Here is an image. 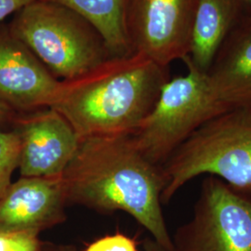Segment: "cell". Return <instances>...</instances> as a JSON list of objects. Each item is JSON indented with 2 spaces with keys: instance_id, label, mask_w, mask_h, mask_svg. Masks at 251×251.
I'll return each instance as SVG.
<instances>
[{
  "instance_id": "277c9868",
  "label": "cell",
  "mask_w": 251,
  "mask_h": 251,
  "mask_svg": "<svg viewBox=\"0 0 251 251\" xmlns=\"http://www.w3.org/2000/svg\"><path fill=\"white\" fill-rule=\"evenodd\" d=\"M11 35L63 80L77 77L111 58L103 38L86 19L48 0H34L20 9Z\"/></svg>"
},
{
  "instance_id": "ffe728a7",
  "label": "cell",
  "mask_w": 251,
  "mask_h": 251,
  "mask_svg": "<svg viewBox=\"0 0 251 251\" xmlns=\"http://www.w3.org/2000/svg\"><path fill=\"white\" fill-rule=\"evenodd\" d=\"M9 112L10 108L9 105L0 100V122L9 116Z\"/></svg>"
},
{
  "instance_id": "9a60e30c",
  "label": "cell",
  "mask_w": 251,
  "mask_h": 251,
  "mask_svg": "<svg viewBox=\"0 0 251 251\" xmlns=\"http://www.w3.org/2000/svg\"><path fill=\"white\" fill-rule=\"evenodd\" d=\"M38 234L32 231L0 232V251H38Z\"/></svg>"
},
{
  "instance_id": "8fae6325",
  "label": "cell",
  "mask_w": 251,
  "mask_h": 251,
  "mask_svg": "<svg viewBox=\"0 0 251 251\" xmlns=\"http://www.w3.org/2000/svg\"><path fill=\"white\" fill-rule=\"evenodd\" d=\"M206 75L216 99L227 111H251V15L226 36Z\"/></svg>"
},
{
  "instance_id": "4fadbf2b",
  "label": "cell",
  "mask_w": 251,
  "mask_h": 251,
  "mask_svg": "<svg viewBox=\"0 0 251 251\" xmlns=\"http://www.w3.org/2000/svg\"><path fill=\"white\" fill-rule=\"evenodd\" d=\"M78 13L103 38L111 57L131 54L125 28L126 0H48Z\"/></svg>"
},
{
  "instance_id": "3957f363",
  "label": "cell",
  "mask_w": 251,
  "mask_h": 251,
  "mask_svg": "<svg viewBox=\"0 0 251 251\" xmlns=\"http://www.w3.org/2000/svg\"><path fill=\"white\" fill-rule=\"evenodd\" d=\"M161 168L165 179L162 205L170 203L188 181L204 174L251 197V111H229L209 120Z\"/></svg>"
},
{
  "instance_id": "ba28073f",
  "label": "cell",
  "mask_w": 251,
  "mask_h": 251,
  "mask_svg": "<svg viewBox=\"0 0 251 251\" xmlns=\"http://www.w3.org/2000/svg\"><path fill=\"white\" fill-rule=\"evenodd\" d=\"M17 133L22 177L62 176L79 143L72 126L51 108L27 117Z\"/></svg>"
},
{
  "instance_id": "6da1fadb",
  "label": "cell",
  "mask_w": 251,
  "mask_h": 251,
  "mask_svg": "<svg viewBox=\"0 0 251 251\" xmlns=\"http://www.w3.org/2000/svg\"><path fill=\"white\" fill-rule=\"evenodd\" d=\"M61 180L67 205L104 213L125 211L164 250L173 251L162 212V168L144 157L130 134L80 138Z\"/></svg>"
},
{
  "instance_id": "5b68a950",
  "label": "cell",
  "mask_w": 251,
  "mask_h": 251,
  "mask_svg": "<svg viewBox=\"0 0 251 251\" xmlns=\"http://www.w3.org/2000/svg\"><path fill=\"white\" fill-rule=\"evenodd\" d=\"M183 62L187 74L163 86L151 113L130 134L144 157L159 167L199 127L229 112L216 99L206 73L188 57Z\"/></svg>"
},
{
  "instance_id": "30bf717a",
  "label": "cell",
  "mask_w": 251,
  "mask_h": 251,
  "mask_svg": "<svg viewBox=\"0 0 251 251\" xmlns=\"http://www.w3.org/2000/svg\"><path fill=\"white\" fill-rule=\"evenodd\" d=\"M62 80L26 46L11 36L0 39V100L23 109L52 106Z\"/></svg>"
},
{
  "instance_id": "8992f818",
  "label": "cell",
  "mask_w": 251,
  "mask_h": 251,
  "mask_svg": "<svg viewBox=\"0 0 251 251\" xmlns=\"http://www.w3.org/2000/svg\"><path fill=\"white\" fill-rule=\"evenodd\" d=\"M171 239L173 251H251V197L207 175L193 217Z\"/></svg>"
},
{
  "instance_id": "5bb4252c",
  "label": "cell",
  "mask_w": 251,
  "mask_h": 251,
  "mask_svg": "<svg viewBox=\"0 0 251 251\" xmlns=\"http://www.w3.org/2000/svg\"><path fill=\"white\" fill-rule=\"evenodd\" d=\"M20 148L17 132L0 130V198L11 184V176L18 168Z\"/></svg>"
},
{
  "instance_id": "7c38bea8",
  "label": "cell",
  "mask_w": 251,
  "mask_h": 251,
  "mask_svg": "<svg viewBox=\"0 0 251 251\" xmlns=\"http://www.w3.org/2000/svg\"><path fill=\"white\" fill-rule=\"evenodd\" d=\"M244 17L239 0H198L190 61L207 72L219 47Z\"/></svg>"
},
{
  "instance_id": "9c48e42d",
  "label": "cell",
  "mask_w": 251,
  "mask_h": 251,
  "mask_svg": "<svg viewBox=\"0 0 251 251\" xmlns=\"http://www.w3.org/2000/svg\"><path fill=\"white\" fill-rule=\"evenodd\" d=\"M67 205L60 177H22L0 198V232L42 231L63 223Z\"/></svg>"
},
{
  "instance_id": "e0dca14e",
  "label": "cell",
  "mask_w": 251,
  "mask_h": 251,
  "mask_svg": "<svg viewBox=\"0 0 251 251\" xmlns=\"http://www.w3.org/2000/svg\"><path fill=\"white\" fill-rule=\"evenodd\" d=\"M34 0H0V21L25 7Z\"/></svg>"
},
{
  "instance_id": "44dd1931",
  "label": "cell",
  "mask_w": 251,
  "mask_h": 251,
  "mask_svg": "<svg viewBox=\"0 0 251 251\" xmlns=\"http://www.w3.org/2000/svg\"><path fill=\"white\" fill-rule=\"evenodd\" d=\"M240 4L242 6L243 11L246 16L251 15V0H239Z\"/></svg>"
},
{
  "instance_id": "d6986e66",
  "label": "cell",
  "mask_w": 251,
  "mask_h": 251,
  "mask_svg": "<svg viewBox=\"0 0 251 251\" xmlns=\"http://www.w3.org/2000/svg\"><path fill=\"white\" fill-rule=\"evenodd\" d=\"M144 251H167L158 245L152 238H146L143 245Z\"/></svg>"
},
{
  "instance_id": "2e32d148",
  "label": "cell",
  "mask_w": 251,
  "mask_h": 251,
  "mask_svg": "<svg viewBox=\"0 0 251 251\" xmlns=\"http://www.w3.org/2000/svg\"><path fill=\"white\" fill-rule=\"evenodd\" d=\"M85 251H139L134 239L123 233L106 235L91 243Z\"/></svg>"
},
{
  "instance_id": "ac0fdd59",
  "label": "cell",
  "mask_w": 251,
  "mask_h": 251,
  "mask_svg": "<svg viewBox=\"0 0 251 251\" xmlns=\"http://www.w3.org/2000/svg\"><path fill=\"white\" fill-rule=\"evenodd\" d=\"M38 251H77V250L72 245L41 241V245Z\"/></svg>"
},
{
  "instance_id": "52a82bcc",
  "label": "cell",
  "mask_w": 251,
  "mask_h": 251,
  "mask_svg": "<svg viewBox=\"0 0 251 251\" xmlns=\"http://www.w3.org/2000/svg\"><path fill=\"white\" fill-rule=\"evenodd\" d=\"M198 0H126L125 28L131 53L168 67L188 57Z\"/></svg>"
},
{
  "instance_id": "7a4b0ae2",
  "label": "cell",
  "mask_w": 251,
  "mask_h": 251,
  "mask_svg": "<svg viewBox=\"0 0 251 251\" xmlns=\"http://www.w3.org/2000/svg\"><path fill=\"white\" fill-rule=\"evenodd\" d=\"M169 80L168 67L143 54L111 57L77 77L62 80L50 108L79 139L131 134L151 113Z\"/></svg>"
}]
</instances>
